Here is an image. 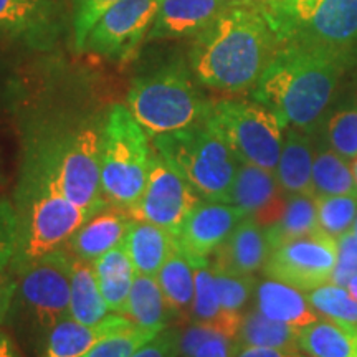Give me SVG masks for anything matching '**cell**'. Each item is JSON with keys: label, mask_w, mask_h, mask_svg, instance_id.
Instances as JSON below:
<instances>
[{"label": "cell", "mask_w": 357, "mask_h": 357, "mask_svg": "<svg viewBox=\"0 0 357 357\" xmlns=\"http://www.w3.org/2000/svg\"><path fill=\"white\" fill-rule=\"evenodd\" d=\"M278 48L260 0H234L194 35L189 66L200 84L215 91H252Z\"/></svg>", "instance_id": "cell-1"}, {"label": "cell", "mask_w": 357, "mask_h": 357, "mask_svg": "<svg viewBox=\"0 0 357 357\" xmlns=\"http://www.w3.org/2000/svg\"><path fill=\"white\" fill-rule=\"evenodd\" d=\"M349 65V48L280 45L263 71L253 101L273 111L283 128L311 131Z\"/></svg>", "instance_id": "cell-2"}, {"label": "cell", "mask_w": 357, "mask_h": 357, "mask_svg": "<svg viewBox=\"0 0 357 357\" xmlns=\"http://www.w3.org/2000/svg\"><path fill=\"white\" fill-rule=\"evenodd\" d=\"M13 205L19 222V247L10 265L13 271L65 247L70 236L89 218L60 189L55 164L43 137L26 147Z\"/></svg>", "instance_id": "cell-3"}, {"label": "cell", "mask_w": 357, "mask_h": 357, "mask_svg": "<svg viewBox=\"0 0 357 357\" xmlns=\"http://www.w3.org/2000/svg\"><path fill=\"white\" fill-rule=\"evenodd\" d=\"M207 105L182 60L139 75L128 91V109L151 139L199 123Z\"/></svg>", "instance_id": "cell-4"}, {"label": "cell", "mask_w": 357, "mask_h": 357, "mask_svg": "<svg viewBox=\"0 0 357 357\" xmlns=\"http://www.w3.org/2000/svg\"><path fill=\"white\" fill-rule=\"evenodd\" d=\"M153 149L128 106L114 105L101 128V190L106 204L131 211L146 189Z\"/></svg>", "instance_id": "cell-5"}, {"label": "cell", "mask_w": 357, "mask_h": 357, "mask_svg": "<svg viewBox=\"0 0 357 357\" xmlns=\"http://www.w3.org/2000/svg\"><path fill=\"white\" fill-rule=\"evenodd\" d=\"M153 146L200 197L229 202L231 184L242 162L202 119L189 128L160 134L153 139Z\"/></svg>", "instance_id": "cell-6"}, {"label": "cell", "mask_w": 357, "mask_h": 357, "mask_svg": "<svg viewBox=\"0 0 357 357\" xmlns=\"http://www.w3.org/2000/svg\"><path fill=\"white\" fill-rule=\"evenodd\" d=\"M280 45L349 48L357 40V0H260Z\"/></svg>", "instance_id": "cell-7"}, {"label": "cell", "mask_w": 357, "mask_h": 357, "mask_svg": "<svg viewBox=\"0 0 357 357\" xmlns=\"http://www.w3.org/2000/svg\"><path fill=\"white\" fill-rule=\"evenodd\" d=\"M202 121L225 141L240 162L276 171L284 128L273 111L257 101H208Z\"/></svg>", "instance_id": "cell-8"}, {"label": "cell", "mask_w": 357, "mask_h": 357, "mask_svg": "<svg viewBox=\"0 0 357 357\" xmlns=\"http://www.w3.org/2000/svg\"><path fill=\"white\" fill-rule=\"evenodd\" d=\"M43 141L65 197L89 217L106 208L101 190V128L79 124Z\"/></svg>", "instance_id": "cell-9"}, {"label": "cell", "mask_w": 357, "mask_h": 357, "mask_svg": "<svg viewBox=\"0 0 357 357\" xmlns=\"http://www.w3.org/2000/svg\"><path fill=\"white\" fill-rule=\"evenodd\" d=\"M71 261L73 255L61 247L15 271L17 289L12 307L45 333L70 318Z\"/></svg>", "instance_id": "cell-10"}, {"label": "cell", "mask_w": 357, "mask_h": 357, "mask_svg": "<svg viewBox=\"0 0 357 357\" xmlns=\"http://www.w3.org/2000/svg\"><path fill=\"white\" fill-rule=\"evenodd\" d=\"M336 265L337 238L319 229L271 250L263 273L266 278L307 293L333 283Z\"/></svg>", "instance_id": "cell-11"}, {"label": "cell", "mask_w": 357, "mask_h": 357, "mask_svg": "<svg viewBox=\"0 0 357 357\" xmlns=\"http://www.w3.org/2000/svg\"><path fill=\"white\" fill-rule=\"evenodd\" d=\"M200 200L197 190L162 154L153 149L146 189L129 213L136 220L154 223L174 236Z\"/></svg>", "instance_id": "cell-12"}, {"label": "cell", "mask_w": 357, "mask_h": 357, "mask_svg": "<svg viewBox=\"0 0 357 357\" xmlns=\"http://www.w3.org/2000/svg\"><path fill=\"white\" fill-rule=\"evenodd\" d=\"M158 7L159 0H118L88 33L83 52L119 63L132 60L147 40Z\"/></svg>", "instance_id": "cell-13"}, {"label": "cell", "mask_w": 357, "mask_h": 357, "mask_svg": "<svg viewBox=\"0 0 357 357\" xmlns=\"http://www.w3.org/2000/svg\"><path fill=\"white\" fill-rule=\"evenodd\" d=\"M245 217L234 204L202 199L185 217L174 240L190 261L208 260Z\"/></svg>", "instance_id": "cell-14"}, {"label": "cell", "mask_w": 357, "mask_h": 357, "mask_svg": "<svg viewBox=\"0 0 357 357\" xmlns=\"http://www.w3.org/2000/svg\"><path fill=\"white\" fill-rule=\"evenodd\" d=\"M60 33L58 0H0V40L47 50Z\"/></svg>", "instance_id": "cell-15"}, {"label": "cell", "mask_w": 357, "mask_h": 357, "mask_svg": "<svg viewBox=\"0 0 357 357\" xmlns=\"http://www.w3.org/2000/svg\"><path fill=\"white\" fill-rule=\"evenodd\" d=\"M283 190L273 171L242 162L229 194V204H234L247 217L257 218L263 227L273 222L280 212Z\"/></svg>", "instance_id": "cell-16"}, {"label": "cell", "mask_w": 357, "mask_h": 357, "mask_svg": "<svg viewBox=\"0 0 357 357\" xmlns=\"http://www.w3.org/2000/svg\"><path fill=\"white\" fill-rule=\"evenodd\" d=\"M265 227L257 218L245 217L220 248L213 253L212 265L231 275H255L270 257Z\"/></svg>", "instance_id": "cell-17"}, {"label": "cell", "mask_w": 357, "mask_h": 357, "mask_svg": "<svg viewBox=\"0 0 357 357\" xmlns=\"http://www.w3.org/2000/svg\"><path fill=\"white\" fill-rule=\"evenodd\" d=\"M136 326L128 316L108 314L96 324H83L73 318L60 321L48 331L42 357H82L102 339Z\"/></svg>", "instance_id": "cell-18"}, {"label": "cell", "mask_w": 357, "mask_h": 357, "mask_svg": "<svg viewBox=\"0 0 357 357\" xmlns=\"http://www.w3.org/2000/svg\"><path fill=\"white\" fill-rule=\"evenodd\" d=\"M231 2L234 0H159L147 40L192 37Z\"/></svg>", "instance_id": "cell-19"}, {"label": "cell", "mask_w": 357, "mask_h": 357, "mask_svg": "<svg viewBox=\"0 0 357 357\" xmlns=\"http://www.w3.org/2000/svg\"><path fill=\"white\" fill-rule=\"evenodd\" d=\"M134 218L124 208L114 207V211H105L95 213L83 223L79 229L70 236L65 248L73 257L83 260L95 261L105 255L111 248L118 247L126 240L131 230Z\"/></svg>", "instance_id": "cell-20"}, {"label": "cell", "mask_w": 357, "mask_h": 357, "mask_svg": "<svg viewBox=\"0 0 357 357\" xmlns=\"http://www.w3.org/2000/svg\"><path fill=\"white\" fill-rule=\"evenodd\" d=\"M314 146L310 132L298 128L284 129L283 147L275 176L283 194H311Z\"/></svg>", "instance_id": "cell-21"}, {"label": "cell", "mask_w": 357, "mask_h": 357, "mask_svg": "<svg viewBox=\"0 0 357 357\" xmlns=\"http://www.w3.org/2000/svg\"><path fill=\"white\" fill-rule=\"evenodd\" d=\"M253 298H255V310L265 314L266 318L296 326V328H305L323 318L307 301L305 291L276 280L268 278L258 281Z\"/></svg>", "instance_id": "cell-22"}, {"label": "cell", "mask_w": 357, "mask_h": 357, "mask_svg": "<svg viewBox=\"0 0 357 357\" xmlns=\"http://www.w3.org/2000/svg\"><path fill=\"white\" fill-rule=\"evenodd\" d=\"M98 287L111 312L124 314L126 303L131 293L136 270L129 257L126 242L111 248L105 255L93 261Z\"/></svg>", "instance_id": "cell-23"}, {"label": "cell", "mask_w": 357, "mask_h": 357, "mask_svg": "<svg viewBox=\"0 0 357 357\" xmlns=\"http://www.w3.org/2000/svg\"><path fill=\"white\" fill-rule=\"evenodd\" d=\"M124 242L136 273L147 276L158 275L176 248V240L167 230L144 220H134Z\"/></svg>", "instance_id": "cell-24"}, {"label": "cell", "mask_w": 357, "mask_h": 357, "mask_svg": "<svg viewBox=\"0 0 357 357\" xmlns=\"http://www.w3.org/2000/svg\"><path fill=\"white\" fill-rule=\"evenodd\" d=\"M316 230H319L318 205L316 195L311 194L284 195L280 212L276 213L273 222L265 227L271 250Z\"/></svg>", "instance_id": "cell-25"}, {"label": "cell", "mask_w": 357, "mask_h": 357, "mask_svg": "<svg viewBox=\"0 0 357 357\" xmlns=\"http://www.w3.org/2000/svg\"><path fill=\"white\" fill-rule=\"evenodd\" d=\"M108 312L98 287L93 261L73 257L70 273V318L83 324H96Z\"/></svg>", "instance_id": "cell-26"}, {"label": "cell", "mask_w": 357, "mask_h": 357, "mask_svg": "<svg viewBox=\"0 0 357 357\" xmlns=\"http://www.w3.org/2000/svg\"><path fill=\"white\" fill-rule=\"evenodd\" d=\"M124 316L144 329L162 331L176 318L169 307L155 276L137 275L129 293Z\"/></svg>", "instance_id": "cell-27"}, {"label": "cell", "mask_w": 357, "mask_h": 357, "mask_svg": "<svg viewBox=\"0 0 357 357\" xmlns=\"http://www.w3.org/2000/svg\"><path fill=\"white\" fill-rule=\"evenodd\" d=\"M298 351L306 357H357V333L321 318L300 328Z\"/></svg>", "instance_id": "cell-28"}, {"label": "cell", "mask_w": 357, "mask_h": 357, "mask_svg": "<svg viewBox=\"0 0 357 357\" xmlns=\"http://www.w3.org/2000/svg\"><path fill=\"white\" fill-rule=\"evenodd\" d=\"M164 298L176 318H189V311L194 301L195 275L189 258L177 247L160 266L155 275Z\"/></svg>", "instance_id": "cell-29"}, {"label": "cell", "mask_w": 357, "mask_h": 357, "mask_svg": "<svg viewBox=\"0 0 357 357\" xmlns=\"http://www.w3.org/2000/svg\"><path fill=\"white\" fill-rule=\"evenodd\" d=\"M298 336L300 328L266 318L253 307L243 312L235 341L238 346L298 351Z\"/></svg>", "instance_id": "cell-30"}, {"label": "cell", "mask_w": 357, "mask_h": 357, "mask_svg": "<svg viewBox=\"0 0 357 357\" xmlns=\"http://www.w3.org/2000/svg\"><path fill=\"white\" fill-rule=\"evenodd\" d=\"M312 192L314 195H357L351 160L339 155L326 142H321L314 151Z\"/></svg>", "instance_id": "cell-31"}, {"label": "cell", "mask_w": 357, "mask_h": 357, "mask_svg": "<svg viewBox=\"0 0 357 357\" xmlns=\"http://www.w3.org/2000/svg\"><path fill=\"white\" fill-rule=\"evenodd\" d=\"M306 296L323 318L357 333V300L347 287L328 283L307 291Z\"/></svg>", "instance_id": "cell-32"}, {"label": "cell", "mask_w": 357, "mask_h": 357, "mask_svg": "<svg viewBox=\"0 0 357 357\" xmlns=\"http://www.w3.org/2000/svg\"><path fill=\"white\" fill-rule=\"evenodd\" d=\"M319 229L339 238L352 230L357 215V195H316Z\"/></svg>", "instance_id": "cell-33"}, {"label": "cell", "mask_w": 357, "mask_h": 357, "mask_svg": "<svg viewBox=\"0 0 357 357\" xmlns=\"http://www.w3.org/2000/svg\"><path fill=\"white\" fill-rule=\"evenodd\" d=\"M213 268V276H215L218 300L223 314L230 316H243V310L250 301V298L255 294L257 278L253 275H231L227 271Z\"/></svg>", "instance_id": "cell-34"}, {"label": "cell", "mask_w": 357, "mask_h": 357, "mask_svg": "<svg viewBox=\"0 0 357 357\" xmlns=\"http://www.w3.org/2000/svg\"><path fill=\"white\" fill-rule=\"evenodd\" d=\"M326 142L347 160L357 158V108L341 109L329 118Z\"/></svg>", "instance_id": "cell-35"}, {"label": "cell", "mask_w": 357, "mask_h": 357, "mask_svg": "<svg viewBox=\"0 0 357 357\" xmlns=\"http://www.w3.org/2000/svg\"><path fill=\"white\" fill-rule=\"evenodd\" d=\"M158 333L160 331L132 326L126 331L116 333L113 336L102 339L82 357H129L147 341H151Z\"/></svg>", "instance_id": "cell-36"}, {"label": "cell", "mask_w": 357, "mask_h": 357, "mask_svg": "<svg viewBox=\"0 0 357 357\" xmlns=\"http://www.w3.org/2000/svg\"><path fill=\"white\" fill-rule=\"evenodd\" d=\"M116 2L118 0H70L73 40L78 52H83L88 33L101 19L102 13Z\"/></svg>", "instance_id": "cell-37"}, {"label": "cell", "mask_w": 357, "mask_h": 357, "mask_svg": "<svg viewBox=\"0 0 357 357\" xmlns=\"http://www.w3.org/2000/svg\"><path fill=\"white\" fill-rule=\"evenodd\" d=\"M19 247V222L15 205L8 199H0V270L12 265Z\"/></svg>", "instance_id": "cell-38"}, {"label": "cell", "mask_w": 357, "mask_h": 357, "mask_svg": "<svg viewBox=\"0 0 357 357\" xmlns=\"http://www.w3.org/2000/svg\"><path fill=\"white\" fill-rule=\"evenodd\" d=\"M357 275V238L347 231L337 238V265L334 270L333 283L346 287L352 276Z\"/></svg>", "instance_id": "cell-39"}, {"label": "cell", "mask_w": 357, "mask_h": 357, "mask_svg": "<svg viewBox=\"0 0 357 357\" xmlns=\"http://www.w3.org/2000/svg\"><path fill=\"white\" fill-rule=\"evenodd\" d=\"M181 334L182 331L178 328L167 326L129 357H178Z\"/></svg>", "instance_id": "cell-40"}, {"label": "cell", "mask_w": 357, "mask_h": 357, "mask_svg": "<svg viewBox=\"0 0 357 357\" xmlns=\"http://www.w3.org/2000/svg\"><path fill=\"white\" fill-rule=\"evenodd\" d=\"M236 351V341L215 329L211 336L200 344L197 349L187 357H234Z\"/></svg>", "instance_id": "cell-41"}, {"label": "cell", "mask_w": 357, "mask_h": 357, "mask_svg": "<svg viewBox=\"0 0 357 357\" xmlns=\"http://www.w3.org/2000/svg\"><path fill=\"white\" fill-rule=\"evenodd\" d=\"M17 289V275L12 266L0 270V324L7 319L8 311L12 310L13 296Z\"/></svg>", "instance_id": "cell-42"}, {"label": "cell", "mask_w": 357, "mask_h": 357, "mask_svg": "<svg viewBox=\"0 0 357 357\" xmlns=\"http://www.w3.org/2000/svg\"><path fill=\"white\" fill-rule=\"evenodd\" d=\"M234 357H306L303 352L294 349H271V347L238 346Z\"/></svg>", "instance_id": "cell-43"}, {"label": "cell", "mask_w": 357, "mask_h": 357, "mask_svg": "<svg viewBox=\"0 0 357 357\" xmlns=\"http://www.w3.org/2000/svg\"><path fill=\"white\" fill-rule=\"evenodd\" d=\"M0 357H19L10 339L2 333H0Z\"/></svg>", "instance_id": "cell-44"}, {"label": "cell", "mask_w": 357, "mask_h": 357, "mask_svg": "<svg viewBox=\"0 0 357 357\" xmlns=\"http://www.w3.org/2000/svg\"><path fill=\"white\" fill-rule=\"evenodd\" d=\"M8 100H10V88L0 86V111L8 105Z\"/></svg>", "instance_id": "cell-45"}, {"label": "cell", "mask_w": 357, "mask_h": 357, "mask_svg": "<svg viewBox=\"0 0 357 357\" xmlns=\"http://www.w3.org/2000/svg\"><path fill=\"white\" fill-rule=\"evenodd\" d=\"M346 287H347V289H349V291L352 293V296H354L356 300H357V275L352 276V278L349 280V283H347Z\"/></svg>", "instance_id": "cell-46"}, {"label": "cell", "mask_w": 357, "mask_h": 357, "mask_svg": "<svg viewBox=\"0 0 357 357\" xmlns=\"http://www.w3.org/2000/svg\"><path fill=\"white\" fill-rule=\"evenodd\" d=\"M351 169H352V176H354V181L357 184V158L351 160Z\"/></svg>", "instance_id": "cell-47"}, {"label": "cell", "mask_w": 357, "mask_h": 357, "mask_svg": "<svg viewBox=\"0 0 357 357\" xmlns=\"http://www.w3.org/2000/svg\"><path fill=\"white\" fill-rule=\"evenodd\" d=\"M352 234H354L356 238H357V215L354 218V225H352Z\"/></svg>", "instance_id": "cell-48"}]
</instances>
